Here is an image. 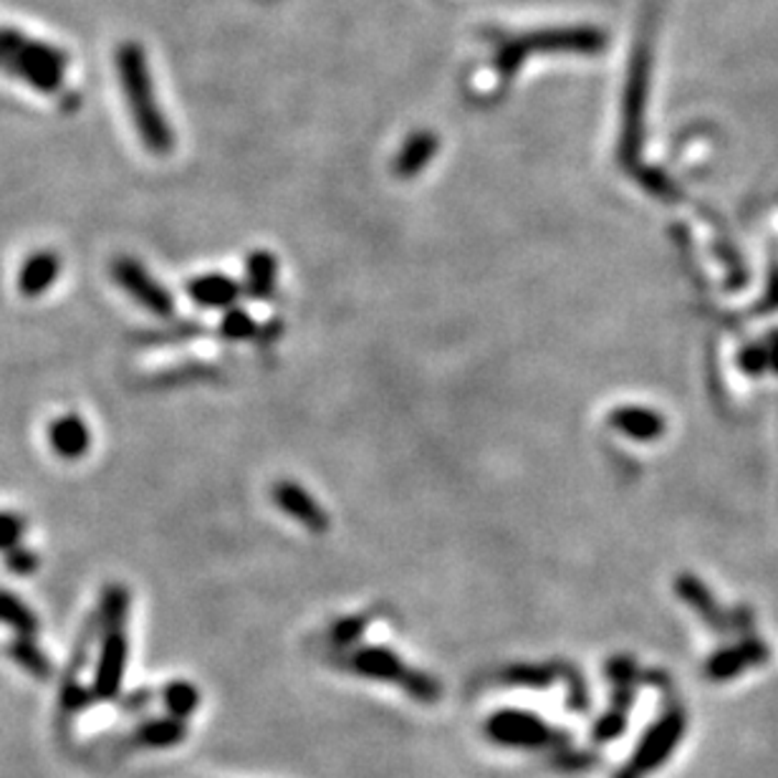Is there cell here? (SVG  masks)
I'll return each instance as SVG.
<instances>
[{
  "mask_svg": "<svg viewBox=\"0 0 778 778\" xmlns=\"http://www.w3.org/2000/svg\"><path fill=\"white\" fill-rule=\"evenodd\" d=\"M114 58L126 109H130L142 145H145L149 155L167 157L175 149V134L163 109H159L145 51H142L137 41H124L116 48Z\"/></svg>",
  "mask_w": 778,
  "mask_h": 778,
  "instance_id": "obj_1",
  "label": "cell"
},
{
  "mask_svg": "<svg viewBox=\"0 0 778 778\" xmlns=\"http://www.w3.org/2000/svg\"><path fill=\"white\" fill-rule=\"evenodd\" d=\"M0 69L21 76L41 91H56L64 84L66 56L19 31L0 29Z\"/></svg>",
  "mask_w": 778,
  "mask_h": 778,
  "instance_id": "obj_2",
  "label": "cell"
},
{
  "mask_svg": "<svg viewBox=\"0 0 778 778\" xmlns=\"http://www.w3.org/2000/svg\"><path fill=\"white\" fill-rule=\"evenodd\" d=\"M486 735L490 741L501 743V746L515 748H559L569 743L566 731L552 729L538 715L526 713V710H501V713L490 715L486 723Z\"/></svg>",
  "mask_w": 778,
  "mask_h": 778,
  "instance_id": "obj_3",
  "label": "cell"
},
{
  "mask_svg": "<svg viewBox=\"0 0 778 778\" xmlns=\"http://www.w3.org/2000/svg\"><path fill=\"white\" fill-rule=\"evenodd\" d=\"M109 270H112L114 284L147 314L157 319H170L175 314V296L163 281H157L155 274L140 258L116 256Z\"/></svg>",
  "mask_w": 778,
  "mask_h": 778,
  "instance_id": "obj_4",
  "label": "cell"
},
{
  "mask_svg": "<svg viewBox=\"0 0 778 778\" xmlns=\"http://www.w3.org/2000/svg\"><path fill=\"white\" fill-rule=\"evenodd\" d=\"M685 725H688V718H685L680 708L667 710L653 729L645 733V738L640 741L634 756L620 768V774L614 778H642L653 771V768L663 766L665 760L670 758L673 748L682 741Z\"/></svg>",
  "mask_w": 778,
  "mask_h": 778,
  "instance_id": "obj_5",
  "label": "cell"
},
{
  "mask_svg": "<svg viewBox=\"0 0 778 778\" xmlns=\"http://www.w3.org/2000/svg\"><path fill=\"white\" fill-rule=\"evenodd\" d=\"M126 659H130V640L126 630H112L99 637V655L95 667L91 692L97 700H116L122 692Z\"/></svg>",
  "mask_w": 778,
  "mask_h": 778,
  "instance_id": "obj_6",
  "label": "cell"
},
{
  "mask_svg": "<svg viewBox=\"0 0 778 778\" xmlns=\"http://www.w3.org/2000/svg\"><path fill=\"white\" fill-rule=\"evenodd\" d=\"M48 443H51V451H54L58 458L74 463V460H81L84 455H89L95 435H91L89 422L84 420L81 414L69 412L51 422Z\"/></svg>",
  "mask_w": 778,
  "mask_h": 778,
  "instance_id": "obj_7",
  "label": "cell"
},
{
  "mask_svg": "<svg viewBox=\"0 0 778 778\" xmlns=\"http://www.w3.org/2000/svg\"><path fill=\"white\" fill-rule=\"evenodd\" d=\"M58 276H62V256H58L56 251L44 248L31 253V256L23 260L15 284H19V293L25 296V299H38V296L51 291V286L58 281Z\"/></svg>",
  "mask_w": 778,
  "mask_h": 778,
  "instance_id": "obj_8",
  "label": "cell"
},
{
  "mask_svg": "<svg viewBox=\"0 0 778 778\" xmlns=\"http://www.w3.org/2000/svg\"><path fill=\"white\" fill-rule=\"evenodd\" d=\"M134 743L142 748H175L188 738V721H180V718L163 715V718H147L142 721L137 729H134Z\"/></svg>",
  "mask_w": 778,
  "mask_h": 778,
  "instance_id": "obj_9",
  "label": "cell"
},
{
  "mask_svg": "<svg viewBox=\"0 0 778 778\" xmlns=\"http://www.w3.org/2000/svg\"><path fill=\"white\" fill-rule=\"evenodd\" d=\"M130 607H132V594L124 584L114 581L107 584L104 591H101L99 604L95 609L99 634L112 632V630H126V620H130Z\"/></svg>",
  "mask_w": 778,
  "mask_h": 778,
  "instance_id": "obj_10",
  "label": "cell"
},
{
  "mask_svg": "<svg viewBox=\"0 0 778 778\" xmlns=\"http://www.w3.org/2000/svg\"><path fill=\"white\" fill-rule=\"evenodd\" d=\"M185 291H188L190 299L202 309H223L235 301L238 286L225 276H198L188 281Z\"/></svg>",
  "mask_w": 778,
  "mask_h": 778,
  "instance_id": "obj_11",
  "label": "cell"
},
{
  "mask_svg": "<svg viewBox=\"0 0 778 778\" xmlns=\"http://www.w3.org/2000/svg\"><path fill=\"white\" fill-rule=\"evenodd\" d=\"M0 624L13 630L15 637H36L38 634V614L31 604H25L19 594L0 589Z\"/></svg>",
  "mask_w": 778,
  "mask_h": 778,
  "instance_id": "obj_12",
  "label": "cell"
},
{
  "mask_svg": "<svg viewBox=\"0 0 778 778\" xmlns=\"http://www.w3.org/2000/svg\"><path fill=\"white\" fill-rule=\"evenodd\" d=\"M5 655L31 678L48 680L54 675V663H51V657L36 645L33 637H13L5 645Z\"/></svg>",
  "mask_w": 778,
  "mask_h": 778,
  "instance_id": "obj_13",
  "label": "cell"
},
{
  "mask_svg": "<svg viewBox=\"0 0 778 778\" xmlns=\"http://www.w3.org/2000/svg\"><path fill=\"white\" fill-rule=\"evenodd\" d=\"M200 324L194 321H177L173 326H159V329H145V332L134 334V344L142 346V349H165V346L185 344L200 336Z\"/></svg>",
  "mask_w": 778,
  "mask_h": 778,
  "instance_id": "obj_14",
  "label": "cell"
},
{
  "mask_svg": "<svg viewBox=\"0 0 778 778\" xmlns=\"http://www.w3.org/2000/svg\"><path fill=\"white\" fill-rule=\"evenodd\" d=\"M159 698H163L167 715L180 718V721H190L194 710L200 708V690L188 680L167 682L163 692H159Z\"/></svg>",
  "mask_w": 778,
  "mask_h": 778,
  "instance_id": "obj_15",
  "label": "cell"
},
{
  "mask_svg": "<svg viewBox=\"0 0 778 778\" xmlns=\"http://www.w3.org/2000/svg\"><path fill=\"white\" fill-rule=\"evenodd\" d=\"M357 667L365 675H375V678H387V680H408V675L402 673L400 663L392 655L385 653H365L357 659Z\"/></svg>",
  "mask_w": 778,
  "mask_h": 778,
  "instance_id": "obj_16",
  "label": "cell"
},
{
  "mask_svg": "<svg viewBox=\"0 0 778 778\" xmlns=\"http://www.w3.org/2000/svg\"><path fill=\"white\" fill-rule=\"evenodd\" d=\"M95 692L87 685H81L76 678H64L62 682V710L66 715H79L95 703Z\"/></svg>",
  "mask_w": 778,
  "mask_h": 778,
  "instance_id": "obj_17",
  "label": "cell"
},
{
  "mask_svg": "<svg viewBox=\"0 0 778 778\" xmlns=\"http://www.w3.org/2000/svg\"><path fill=\"white\" fill-rule=\"evenodd\" d=\"M3 564H5V569L13 574V577H33V574L38 571L41 559L31 546L19 544V546H13L11 552L3 554Z\"/></svg>",
  "mask_w": 778,
  "mask_h": 778,
  "instance_id": "obj_18",
  "label": "cell"
},
{
  "mask_svg": "<svg viewBox=\"0 0 778 778\" xmlns=\"http://www.w3.org/2000/svg\"><path fill=\"white\" fill-rule=\"evenodd\" d=\"M25 529H29V523H25L21 513L0 511V554L11 552L13 546L23 544Z\"/></svg>",
  "mask_w": 778,
  "mask_h": 778,
  "instance_id": "obj_19",
  "label": "cell"
},
{
  "mask_svg": "<svg viewBox=\"0 0 778 778\" xmlns=\"http://www.w3.org/2000/svg\"><path fill=\"white\" fill-rule=\"evenodd\" d=\"M202 369H205V367H200V365H180V367H173V369L167 367L163 371H157V375L149 379V385L159 387V389H167L170 385L180 382V379H182V382H188V379L192 382L194 377L202 375Z\"/></svg>",
  "mask_w": 778,
  "mask_h": 778,
  "instance_id": "obj_20",
  "label": "cell"
},
{
  "mask_svg": "<svg viewBox=\"0 0 778 778\" xmlns=\"http://www.w3.org/2000/svg\"><path fill=\"white\" fill-rule=\"evenodd\" d=\"M741 667H743L741 653H729V655L715 657L713 663L708 665V675L713 680H725V678H733V675H738Z\"/></svg>",
  "mask_w": 778,
  "mask_h": 778,
  "instance_id": "obj_21",
  "label": "cell"
},
{
  "mask_svg": "<svg viewBox=\"0 0 778 778\" xmlns=\"http://www.w3.org/2000/svg\"><path fill=\"white\" fill-rule=\"evenodd\" d=\"M624 723H627V718H624V713H620V710H612V713H607V715L602 718V721L597 723L594 741L604 743V741L616 738V735H622Z\"/></svg>",
  "mask_w": 778,
  "mask_h": 778,
  "instance_id": "obj_22",
  "label": "cell"
},
{
  "mask_svg": "<svg viewBox=\"0 0 778 778\" xmlns=\"http://www.w3.org/2000/svg\"><path fill=\"white\" fill-rule=\"evenodd\" d=\"M220 329H223V336H227V340H243V336H248L251 332V321L248 316L241 314V311H231V314L223 319Z\"/></svg>",
  "mask_w": 778,
  "mask_h": 778,
  "instance_id": "obj_23",
  "label": "cell"
},
{
  "mask_svg": "<svg viewBox=\"0 0 778 778\" xmlns=\"http://www.w3.org/2000/svg\"><path fill=\"white\" fill-rule=\"evenodd\" d=\"M248 278H251V289L260 293L268 286V278H270V264H268V258L266 256H256L248 264Z\"/></svg>",
  "mask_w": 778,
  "mask_h": 778,
  "instance_id": "obj_24",
  "label": "cell"
},
{
  "mask_svg": "<svg viewBox=\"0 0 778 778\" xmlns=\"http://www.w3.org/2000/svg\"><path fill=\"white\" fill-rule=\"evenodd\" d=\"M149 700H152V690H137V692H130L122 700V708L124 710H130V713H142L149 705Z\"/></svg>",
  "mask_w": 778,
  "mask_h": 778,
  "instance_id": "obj_25",
  "label": "cell"
}]
</instances>
